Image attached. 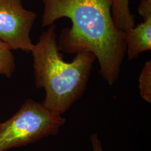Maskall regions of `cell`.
<instances>
[{
	"label": "cell",
	"instance_id": "1",
	"mask_svg": "<svg viewBox=\"0 0 151 151\" xmlns=\"http://www.w3.org/2000/svg\"><path fill=\"white\" fill-rule=\"evenodd\" d=\"M43 27L67 17L72 27L58 39L60 51L68 54L91 52L99 62L100 73L109 85L119 78L126 55L124 32L115 24L111 0H42Z\"/></svg>",
	"mask_w": 151,
	"mask_h": 151
},
{
	"label": "cell",
	"instance_id": "2",
	"mask_svg": "<svg viewBox=\"0 0 151 151\" xmlns=\"http://www.w3.org/2000/svg\"><path fill=\"white\" fill-rule=\"evenodd\" d=\"M57 26L53 24L40 35L31 52L35 83L44 88L42 104L62 115L86 91L96 56L91 52L78 53L70 62L63 60L58 48Z\"/></svg>",
	"mask_w": 151,
	"mask_h": 151
},
{
	"label": "cell",
	"instance_id": "3",
	"mask_svg": "<svg viewBox=\"0 0 151 151\" xmlns=\"http://www.w3.org/2000/svg\"><path fill=\"white\" fill-rule=\"evenodd\" d=\"M60 115L28 99L10 119L0 123V151L24 146L57 134L65 124Z\"/></svg>",
	"mask_w": 151,
	"mask_h": 151
},
{
	"label": "cell",
	"instance_id": "4",
	"mask_svg": "<svg viewBox=\"0 0 151 151\" xmlns=\"http://www.w3.org/2000/svg\"><path fill=\"white\" fill-rule=\"evenodd\" d=\"M37 16L24 8L22 0H0V40L12 50L31 52L34 44L30 32Z\"/></svg>",
	"mask_w": 151,
	"mask_h": 151
},
{
	"label": "cell",
	"instance_id": "5",
	"mask_svg": "<svg viewBox=\"0 0 151 151\" xmlns=\"http://www.w3.org/2000/svg\"><path fill=\"white\" fill-rule=\"evenodd\" d=\"M126 55L129 60L151 49V18L124 32Z\"/></svg>",
	"mask_w": 151,
	"mask_h": 151
},
{
	"label": "cell",
	"instance_id": "6",
	"mask_svg": "<svg viewBox=\"0 0 151 151\" xmlns=\"http://www.w3.org/2000/svg\"><path fill=\"white\" fill-rule=\"evenodd\" d=\"M111 15L116 26L126 31L135 26L134 17L130 10V0H111Z\"/></svg>",
	"mask_w": 151,
	"mask_h": 151
},
{
	"label": "cell",
	"instance_id": "7",
	"mask_svg": "<svg viewBox=\"0 0 151 151\" xmlns=\"http://www.w3.org/2000/svg\"><path fill=\"white\" fill-rule=\"evenodd\" d=\"M16 67L15 57L12 50L0 40V75L11 77Z\"/></svg>",
	"mask_w": 151,
	"mask_h": 151
},
{
	"label": "cell",
	"instance_id": "8",
	"mask_svg": "<svg viewBox=\"0 0 151 151\" xmlns=\"http://www.w3.org/2000/svg\"><path fill=\"white\" fill-rule=\"evenodd\" d=\"M140 97L148 103H151V60L146 61L139 77Z\"/></svg>",
	"mask_w": 151,
	"mask_h": 151
},
{
	"label": "cell",
	"instance_id": "9",
	"mask_svg": "<svg viewBox=\"0 0 151 151\" xmlns=\"http://www.w3.org/2000/svg\"><path fill=\"white\" fill-rule=\"evenodd\" d=\"M138 12L143 20L151 18V0H141Z\"/></svg>",
	"mask_w": 151,
	"mask_h": 151
},
{
	"label": "cell",
	"instance_id": "10",
	"mask_svg": "<svg viewBox=\"0 0 151 151\" xmlns=\"http://www.w3.org/2000/svg\"><path fill=\"white\" fill-rule=\"evenodd\" d=\"M93 151H103L101 141L98 139L96 133L92 134L90 137Z\"/></svg>",
	"mask_w": 151,
	"mask_h": 151
}]
</instances>
